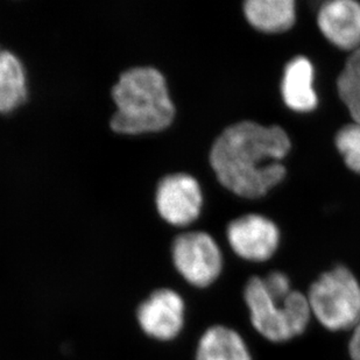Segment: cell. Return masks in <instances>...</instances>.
Here are the masks:
<instances>
[{"label":"cell","mask_w":360,"mask_h":360,"mask_svg":"<svg viewBox=\"0 0 360 360\" xmlns=\"http://www.w3.org/2000/svg\"><path fill=\"white\" fill-rule=\"evenodd\" d=\"M289 150L290 139L280 126L240 122L214 140L209 160L223 187L241 198H258L285 179L281 160Z\"/></svg>","instance_id":"obj_1"},{"label":"cell","mask_w":360,"mask_h":360,"mask_svg":"<svg viewBox=\"0 0 360 360\" xmlns=\"http://www.w3.org/2000/svg\"><path fill=\"white\" fill-rule=\"evenodd\" d=\"M116 111L110 127L120 136H136L168 129L176 109L159 69L138 65L122 72L111 90Z\"/></svg>","instance_id":"obj_2"},{"label":"cell","mask_w":360,"mask_h":360,"mask_svg":"<svg viewBox=\"0 0 360 360\" xmlns=\"http://www.w3.org/2000/svg\"><path fill=\"white\" fill-rule=\"evenodd\" d=\"M243 296L255 331L272 343H287L301 336L313 319L306 294L292 290L285 300L276 299L260 276L248 279Z\"/></svg>","instance_id":"obj_3"},{"label":"cell","mask_w":360,"mask_h":360,"mask_svg":"<svg viewBox=\"0 0 360 360\" xmlns=\"http://www.w3.org/2000/svg\"><path fill=\"white\" fill-rule=\"evenodd\" d=\"M310 311L324 329L354 330L360 322V282L345 266L324 272L307 294Z\"/></svg>","instance_id":"obj_4"},{"label":"cell","mask_w":360,"mask_h":360,"mask_svg":"<svg viewBox=\"0 0 360 360\" xmlns=\"http://www.w3.org/2000/svg\"><path fill=\"white\" fill-rule=\"evenodd\" d=\"M172 260L179 274L198 288L212 285L223 271L221 248L207 232L177 236L172 245Z\"/></svg>","instance_id":"obj_5"},{"label":"cell","mask_w":360,"mask_h":360,"mask_svg":"<svg viewBox=\"0 0 360 360\" xmlns=\"http://www.w3.org/2000/svg\"><path fill=\"white\" fill-rule=\"evenodd\" d=\"M158 214L173 226H187L200 217L203 193L198 181L187 173L162 177L154 196Z\"/></svg>","instance_id":"obj_6"},{"label":"cell","mask_w":360,"mask_h":360,"mask_svg":"<svg viewBox=\"0 0 360 360\" xmlns=\"http://www.w3.org/2000/svg\"><path fill=\"white\" fill-rule=\"evenodd\" d=\"M226 237L236 255L248 262H267L280 244L279 229L260 214H246L232 221Z\"/></svg>","instance_id":"obj_7"},{"label":"cell","mask_w":360,"mask_h":360,"mask_svg":"<svg viewBox=\"0 0 360 360\" xmlns=\"http://www.w3.org/2000/svg\"><path fill=\"white\" fill-rule=\"evenodd\" d=\"M136 319L147 336L161 342L175 340L186 321L184 297L173 289H158L140 304Z\"/></svg>","instance_id":"obj_8"},{"label":"cell","mask_w":360,"mask_h":360,"mask_svg":"<svg viewBox=\"0 0 360 360\" xmlns=\"http://www.w3.org/2000/svg\"><path fill=\"white\" fill-rule=\"evenodd\" d=\"M319 27L331 44L344 51L360 48V4L354 0H331L323 4Z\"/></svg>","instance_id":"obj_9"},{"label":"cell","mask_w":360,"mask_h":360,"mask_svg":"<svg viewBox=\"0 0 360 360\" xmlns=\"http://www.w3.org/2000/svg\"><path fill=\"white\" fill-rule=\"evenodd\" d=\"M282 98L289 109L296 112H310L317 106L314 90V67L303 56L292 58L285 65L281 84Z\"/></svg>","instance_id":"obj_10"},{"label":"cell","mask_w":360,"mask_h":360,"mask_svg":"<svg viewBox=\"0 0 360 360\" xmlns=\"http://www.w3.org/2000/svg\"><path fill=\"white\" fill-rule=\"evenodd\" d=\"M196 360H253V357L238 331L226 326H212L198 340Z\"/></svg>","instance_id":"obj_11"},{"label":"cell","mask_w":360,"mask_h":360,"mask_svg":"<svg viewBox=\"0 0 360 360\" xmlns=\"http://www.w3.org/2000/svg\"><path fill=\"white\" fill-rule=\"evenodd\" d=\"M28 97L27 72L17 55L0 47V113L13 112Z\"/></svg>","instance_id":"obj_12"},{"label":"cell","mask_w":360,"mask_h":360,"mask_svg":"<svg viewBox=\"0 0 360 360\" xmlns=\"http://www.w3.org/2000/svg\"><path fill=\"white\" fill-rule=\"evenodd\" d=\"M245 15L258 31L281 33L295 24V3L292 0H248Z\"/></svg>","instance_id":"obj_13"},{"label":"cell","mask_w":360,"mask_h":360,"mask_svg":"<svg viewBox=\"0 0 360 360\" xmlns=\"http://www.w3.org/2000/svg\"><path fill=\"white\" fill-rule=\"evenodd\" d=\"M337 89L352 120L360 124V48L347 60L337 79Z\"/></svg>","instance_id":"obj_14"},{"label":"cell","mask_w":360,"mask_h":360,"mask_svg":"<svg viewBox=\"0 0 360 360\" xmlns=\"http://www.w3.org/2000/svg\"><path fill=\"white\" fill-rule=\"evenodd\" d=\"M336 146L351 170L360 174V124L344 126L336 136Z\"/></svg>","instance_id":"obj_15"},{"label":"cell","mask_w":360,"mask_h":360,"mask_svg":"<svg viewBox=\"0 0 360 360\" xmlns=\"http://www.w3.org/2000/svg\"><path fill=\"white\" fill-rule=\"evenodd\" d=\"M264 283L269 294L276 299L285 300L292 294L294 289L292 288V283L288 276L285 273L274 271L269 273V276L262 278Z\"/></svg>","instance_id":"obj_16"},{"label":"cell","mask_w":360,"mask_h":360,"mask_svg":"<svg viewBox=\"0 0 360 360\" xmlns=\"http://www.w3.org/2000/svg\"><path fill=\"white\" fill-rule=\"evenodd\" d=\"M349 354L352 360H360V322L354 330L349 340Z\"/></svg>","instance_id":"obj_17"}]
</instances>
